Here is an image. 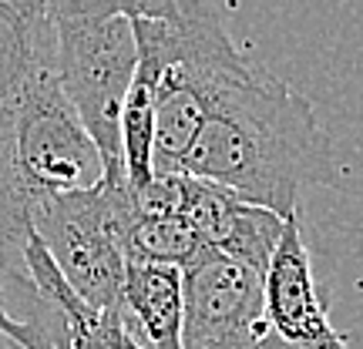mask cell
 Wrapping results in <instances>:
<instances>
[{
  "instance_id": "1",
  "label": "cell",
  "mask_w": 363,
  "mask_h": 349,
  "mask_svg": "<svg viewBox=\"0 0 363 349\" xmlns=\"http://www.w3.org/2000/svg\"><path fill=\"white\" fill-rule=\"evenodd\" d=\"M98 178V151L57 81L48 4L0 0V275L13 309L34 296L21 256L38 205Z\"/></svg>"
},
{
  "instance_id": "2",
  "label": "cell",
  "mask_w": 363,
  "mask_h": 349,
  "mask_svg": "<svg viewBox=\"0 0 363 349\" xmlns=\"http://www.w3.org/2000/svg\"><path fill=\"white\" fill-rule=\"evenodd\" d=\"M179 175L212 181L249 205L289 219L299 212V192L337 188L343 165L316 108L252 64L222 91Z\"/></svg>"
},
{
  "instance_id": "3",
  "label": "cell",
  "mask_w": 363,
  "mask_h": 349,
  "mask_svg": "<svg viewBox=\"0 0 363 349\" xmlns=\"http://www.w3.org/2000/svg\"><path fill=\"white\" fill-rule=\"evenodd\" d=\"M54 24L57 81L88 131L101 161V178L125 181L121 108L138 67L131 0H48Z\"/></svg>"
},
{
  "instance_id": "4",
  "label": "cell",
  "mask_w": 363,
  "mask_h": 349,
  "mask_svg": "<svg viewBox=\"0 0 363 349\" xmlns=\"http://www.w3.org/2000/svg\"><path fill=\"white\" fill-rule=\"evenodd\" d=\"M152 7L162 30L155 175H179L222 91L252 64L233 44L219 7L199 0H152Z\"/></svg>"
},
{
  "instance_id": "5",
  "label": "cell",
  "mask_w": 363,
  "mask_h": 349,
  "mask_svg": "<svg viewBox=\"0 0 363 349\" xmlns=\"http://www.w3.org/2000/svg\"><path fill=\"white\" fill-rule=\"evenodd\" d=\"M128 208V181L98 178L88 188L44 198L34 212V232L48 246L67 285L94 312H121Z\"/></svg>"
},
{
  "instance_id": "6",
  "label": "cell",
  "mask_w": 363,
  "mask_h": 349,
  "mask_svg": "<svg viewBox=\"0 0 363 349\" xmlns=\"http://www.w3.org/2000/svg\"><path fill=\"white\" fill-rule=\"evenodd\" d=\"M259 272L202 248L185 269L182 349H262L266 292Z\"/></svg>"
},
{
  "instance_id": "7",
  "label": "cell",
  "mask_w": 363,
  "mask_h": 349,
  "mask_svg": "<svg viewBox=\"0 0 363 349\" xmlns=\"http://www.w3.org/2000/svg\"><path fill=\"white\" fill-rule=\"evenodd\" d=\"M266 339L279 349H350L347 336L326 316V302L313 275L303 242L299 212L286 219L283 239L266 272Z\"/></svg>"
},
{
  "instance_id": "8",
  "label": "cell",
  "mask_w": 363,
  "mask_h": 349,
  "mask_svg": "<svg viewBox=\"0 0 363 349\" xmlns=\"http://www.w3.org/2000/svg\"><path fill=\"white\" fill-rule=\"evenodd\" d=\"M175 195H179V215L202 246L242 262L246 269L259 272L266 279L276 246L283 239L286 219L259 205H249L233 192L192 175H175Z\"/></svg>"
},
{
  "instance_id": "9",
  "label": "cell",
  "mask_w": 363,
  "mask_h": 349,
  "mask_svg": "<svg viewBox=\"0 0 363 349\" xmlns=\"http://www.w3.org/2000/svg\"><path fill=\"white\" fill-rule=\"evenodd\" d=\"M131 24L138 40V67L121 108V165L131 192L155 181V125L158 78H162V30L152 0H131Z\"/></svg>"
},
{
  "instance_id": "10",
  "label": "cell",
  "mask_w": 363,
  "mask_h": 349,
  "mask_svg": "<svg viewBox=\"0 0 363 349\" xmlns=\"http://www.w3.org/2000/svg\"><path fill=\"white\" fill-rule=\"evenodd\" d=\"M125 326L145 349H182L185 326V272L172 265L128 262L121 289Z\"/></svg>"
},
{
  "instance_id": "11",
  "label": "cell",
  "mask_w": 363,
  "mask_h": 349,
  "mask_svg": "<svg viewBox=\"0 0 363 349\" xmlns=\"http://www.w3.org/2000/svg\"><path fill=\"white\" fill-rule=\"evenodd\" d=\"M202 242L185 225L175 212H148L135 202L125 219V259L145 262V265H172V269H189L202 256Z\"/></svg>"
},
{
  "instance_id": "12",
  "label": "cell",
  "mask_w": 363,
  "mask_h": 349,
  "mask_svg": "<svg viewBox=\"0 0 363 349\" xmlns=\"http://www.w3.org/2000/svg\"><path fill=\"white\" fill-rule=\"evenodd\" d=\"M108 316H115V312H108ZM108 316H104L101 323H98V329H94L88 339H78V343H71V349H104V346H101V329H104V323H108Z\"/></svg>"
},
{
  "instance_id": "13",
  "label": "cell",
  "mask_w": 363,
  "mask_h": 349,
  "mask_svg": "<svg viewBox=\"0 0 363 349\" xmlns=\"http://www.w3.org/2000/svg\"><path fill=\"white\" fill-rule=\"evenodd\" d=\"M4 312H13V306H11V296H7V282H4V275H0V316Z\"/></svg>"
}]
</instances>
